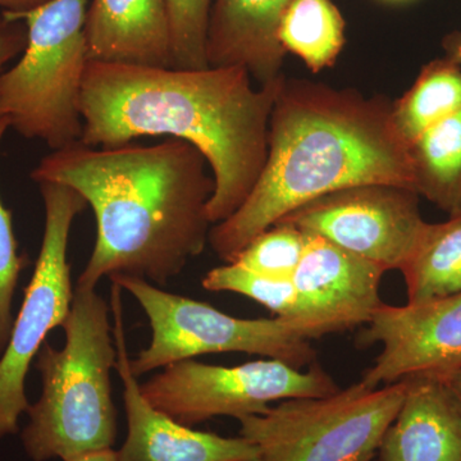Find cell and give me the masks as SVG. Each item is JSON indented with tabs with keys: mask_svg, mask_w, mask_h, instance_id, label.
<instances>
[{
	"mask_svg": "<svg viewBox=\"0 0 461 461\" xmlns=\"http://www.w3.org/2000/svg\"><path fill=\"white\" fill-rule=\"evenodd\" d=\"M30 177L65 185L93 209L95 245L77 287L96 288L115 275L166 286L209 244L213 175L189 142L95 148L77 141L42 158Z\"/></svg>",
	"mask_w": 461,
	"mask_h": 461,
	"instance_id": "6da1fadb",
	"label": "cell"
},
{
	"mask_svg": "<svg viewBox=\"0 0 461 461\" xmlns=\"http://www.w3.org/2000/svg\"><path fill=\"white\" fill-rule=\"evenodd\" d=\"M282 76L258 86L239 67L177 69L89 60L81 142L113 148L149 136L189 142L211 167L208 217L220 223L244 204L262 175Z\"/></svg>",
	"mask_w": 461,
	"mask_h": 461,
	"instance_id": "7a4b0ae2",
	"label": "cell"
},
{
	"mask_svg": "<svg viewBox=\"0 0 461 461\" xmlns=\"http://www.w3.org/2000/svg\"><path fill=\"white\" fill-rule=\"evenodd\" d=\"M369 184L414 190L409 145L393 123V102L284 75L262 175L244 204L212 226L208 245L230 263L251 240L300 206Z\"/></svg>",
	"mask_w": 461,
	"mask_h": 461,
	"instance_id": "3957f363",
	"label": "cell"
},
{
	"mask_svg": "<svg viewBox=\"0 0 461 461\" xmlns=\"http://www.w3.org/2000/svg\"><path fill=\"white\" fill-rule=\"evenodd\" d=\"M109 311L96 288L76 286L62 326L65 346L56 348L45 341L36 355L41 395L30 403L29 423L21 433L32 461H65L113 447L118 426L111 372L117 346Z\"/></svg>",
	"mask_w": 461,
	"mask_h": 461,
	"instance_id": "277c9868",
	"label": "cell"
},
{
	"mask_svg": "<svg viewBox=\"0 0 461 461\" xmlns=\"http://www.w3.org/2000/svg\"><path fill=\"white\" fill-rule=\"evenodd\" d=\"M90 0H50L23 14H7L27 30L25 50L0 74V120L50 150L81 141L80 100L89 63L86 23Z\"/></svg>",
	"mask_w": 461,
	"mask_h": 461,
	"instance_id": "5b68a950",
	"label": "cell"
},
{
	"mask_svg": "<svg viewBox=\"0 0 461 461\" xmlns=\"http://www.w3.org/2000/svg\"><path fill=\"white\" fill-rule=\"evenodd\" d=\"M111 282L139 303L150 324L147 348L130 359L136 377L200 355L244 353L304 368L314 360L311 335L286 318L232 317L214 306L176 295L144 278L115 275Z\"/></svg>",
	"mask_w": 461,
	"mask_h": 461,
	"instance_id": "8992f818",
	"label": "cell"
},
{
	"mask_svg": "<svg viewBox=\"0 0 461 461\" xmlns=\"http://www.w3.org/2000/svg\"><path fill=\"white\" fill-rule=\"evenodd\" d=\"M405 391L406 379L375 388L357 382L329 396L285 400L240 420V436L260 461H373Z\"/></svg>",
	"mask_w": 461,
	"mask_h": 461,
	"instance_id": "52a82bcc",
	"label": "cell"
},
{
	"mask_svg": "<svg viewBox=\"0 0 461 461\" xmlns=\"http://www.w3.org/2000/svg\"><path fill=\"white\" fill-rule=\"evenodd\" d=\"M39 189L45 211L41 253L7 348L0 357V439L18 432V421L30 408L25 393L27 373L48 335L65 323L74 300L69 235L87 203L65 185L44 182Z\"/></svg>",
	"mask_w": 461,
	"mask_h": 461,
	"instance_id": "ba28073f",
	"label": "cell"
},
{
	"mask_svg": "<svg viewBox=\"0 0 461 461\" xmlns=\"http://www.w3.org/2000/svg\"><path fill=\"white\" fill-rule=\"evenodd\" d=\"M140 388L154 408L187 427L215 417L240 420L263 414L275 402L329 396L339 390L320 366L302 372L269 357L235 366L181 360L165 366Z\"/></svg>",
	"mask_w": 461,
	"mask_h": 461,
	"instance_id": "9c48e42d",
	"label": "cell"
},
{
	"mask_svg": "<svg viewBox=\"0 0 461 461\" xmlns=\"http://www.w3.org/2000/svg\"><path fill=\"white\" fill-rule=\"evenodd\" d=\"M278 222L320 236L384 272L402 268L427 223L414 190L384 184L333 191Z\"/></svg>",
	"mask_w": 461,
	"mask_h": 461,
	"instance_id": "30bf717a",
	"label": "cell"
},
{
	"mask_svg": "<svg viewBox=\"0 0 461 461\" xmlns=\"http://www.w3.org/2000/svg\"><path fill=\"white\" fill-rule=\"evenodd\" d=\"M366 326L359 344L382 345L360 381L366 387L414 375L447 377L461 368V293L418 304H384Z\"/></svg>",
	"mask_w": 461,
	"mask_h": 461,
	"instance_id": "8fae6325",
	"label": "cell"
},
{
	"mask_svg": "<svg viewBox=\"0 0 461 461\" xmlns=\"http://www.w3.org/2000/svg\"><path fill=\"white\" fill-rule=\"evenodd\" d=\"M112 284L115 371L123 384L127 437L118 461H260L257 446L244 437L195 430L158 411L141 393L133 375L124 332L122 288Z\"/></svg>",
	"mask_w": 461,
	"mask_h": 461,
	"instance_id": "7c38bea8",
	"label": "cell"
},
{
	"mask_svg": "<svg viewBox=\"0 0 461 461\" xmlns=\"http://www.w3.org/2000/svg\"><path fill=\"white\" fill-rule=\"evenodd\" d=\"M384 273L375 264L306 233L304 257L293 282L300 321L312 338L368 324L384 305L379 288Z\"/></svg>",
	"mask_w": 461,
	"mask_h": 461,
	"instance_id": "4fadbf2b",
	"label": "cell"
},
{
	"mask_svg": "<svg viewBox=\"0 0 461 461\" xmlns=\"http://www.w3.org/2000/svg\"><path fill=\"white\" fill-rule=\"evenodd\" d=\"M378 461H461V405L444 375H414Z\"/></svg>",
	"mask_w": 461,
	"mask_h": 461,
	"instance_id": "5bb4252c",
	"label": "cell"
},
{
	"mask_svg": "<svg viewBox=\"0 0 461 461\" xmlns=\"http://www.w3.org/2000/svg\"><path fill=\"white\" fill-rule=\"evenodd\" d=\"M295 0H213L206 36L209 67H239L258 86L282 75L285 53L278 30Z\"/></svg>",
	"mask_w": 461,
	"mask_h": 461,
	"instance_id": "9a60e30c",
	"label": "cell"
},
{
	"mask_svg": "<svg viewBox=\"0 0 461 461\" xmlns=\"http://www.w3.org/2000/svg\"><path fill=\"white\" fill-rule=\"evenodd\" d=\"M89 60L173 68L166 0H90Z\"/></svg>",
	"mask_w": 461,
	"mask_h": 461,
	"instance_id": "2e32d148",
	"label": "cell"
},
{
	"mask_svg": "<svg viewBox=\"0 0 461 461\" xmlns=\"http://www.w3.org/2000/svg\"><path fill=\"white\" fill-rule=\"evenodd\" d=\"M415 193L450 217L461 213V109L409 144Z\"/></svg>",
	"mask_w": 461,
	"mask_h": 461,
	"instance_id": "e0dca14e",
	"label": "cell"
},
{
	"mask_svg": "<svg viewBox=\"0 0 461 461\" xmlns=\"http://www.w3.org/2000/svg\"><path fill=\"white\" fill-rule=\"evenodd\" d=\"M402 273L409 304L461 293V213L426 223Z\"/></svg>",
	"mask_w": 461,
	"mask_h": 461,
	"instance_id": "ac0fdd59",
	"label": "cell"
},
{
	"mask_svg": "<svg viewBox=\"0 0 461 461\" xmlns=\"http://www.w3.org/2000/svg\"><path fill=\"white\" fill-rule=\"evenodd\" d=\"M344 16L333 0H295L282 18L278 41L313 74L338 62L346 42Z\"/></svg>",
	"mask_w": 461,
	"mask_h": 461,
	"instance_id": "d6986e66",
	"label": "cell"
},
{
	"mask_svg": "<svg viewBox=\"0 0 461 461\" xmlns=\"http://www.w3.org/2000/svg\"><path fill=\"white\" fill-rule=\"evenodd\" d=\"M461 109V66L437 58L421 68L411 89L393 102L397 131L411 144L421 132Z\"/></svg>",
	"mask_w": 461,
	"mask_h": 461,
	"instance_id": "ffe728a7",
	"label": "cell"
},
{
	"mask_svg": "<svg viewBox=\"0 0 461 461\" xmlns=\"http://www.w3.org/2000/svg\"><path fill=\"white\" fill-rule=\"evenodd\" d=\"M202 284L208 291H227L247 296L266 306L273 313L277 314V317L286 318L305 327L300 321L296 290L293 280H276L249 271L238 264L226 263L206 273ZM305 330H308L306 327Z\"/></svg>",
	"mask_w": 461,
	"mask_h": 461,
	"instance_id": "44dd1931",
	"label": "cell"
},
{
	"mask_svg": "<svg viewBox=\"0 0 461 461\" xmlns=\"http://www.w3.org/2000/svg\"><path fill=\"white\" fill-rule=\"evenodd\" d=\"M305 248L304 230L278 222L251 240L230 263L276 280H293Z\"/></svg>",
	"mask_w": 461,
	"mask_h": 461,
	"instance_id": "7402d4cb",
	"label": "cell"
},
{
	"mask_svg": "<svg viewBox=\"0 0 461 461\" xmlns=\"http://www.w3.org/2000/svg\"><path fill=\"white\" fill-rule=\"evenodd\" d=\"M173 68H209L206 36L213 0H166Z\"/></svg>",
	"mask_w": 461,
	"mask_h": 461,
	"instance_id": "603a6c76",
	"label": "cell"
},
{
	"mask_svg": "<svg viewBox=\"0 0 461 461\" xmlns=\"http://www.w3.org/2000/svg\"><path fill=\"white\" fill-rule=\"evenodd\" d=\"M8 130V123L0 120V145ZM25 266V256L18 253L12 212L5 208L0 199V357L5 353L11 338L14 323L12 304L21 272Z\"/></svg>",
	"mask_w": 461,
	"mask_h": 461,
	"instance_id": "cb8c5ba5",
	"label": "cell"
},
{
	"mask_svg": "<svg viewBox=\"0 0 461 461\" xmlns=\"http://www.w3.org/2000/svg\"><path fill=\"white\" fill-rule=\"evenodd\" d=\"M26 42V26H21L20 21H11L0 14V74L12 60L21 56Z\"/></svg>",
	"mask_w": 461,
	"mask_h": 461,
	"instance_id": "d4e9b609",
	"label": "cell"
},
{
	"mask_svg": "<svg viewBox=\"0 0 461 461\" xmlns=\"http://www.w3.org/2000/svg\"><path fill=\"white\" fill-rule=\"evenodd\" d=\"M50 0H0V9L7 14H23L41 7Z\"/></svg>",
	"mask_w": 461,
	"mask_h": 461,
	"instance_id": "484cf974",
	"label": "cell"
},
{
	"mask_svg": "<svg viewBox=\"0 0 461 461\" xmlns=\"http://www.w3.org/2000/svg\"><path fill=\"white\" fill-rule=\"evenodd\" d=\"M65 461H118V454L112 447L102 448V450L75 455V456L68 457Z\"/></svg>",
	"mask_w": 461,
	"mask_h": 461,
	"instance_id": "4316f807",
	"label": "cell"
},
{
	"mask_svg": "<svg viewBox=\"0 0 461 461\" xmlns=\"http://www.w3.org/2000/svg\"><path fill=\"white\" fill-rule=\"evenodd\" d=\"M446 56L450 57L461 66V32L448 33L442 41Z\"/></svg>",
	"mask_w": 461,
	"mask_h": 461,
	"instance_id": "83f0119b",
	"label": "cell"
},
{
	"mask_svg": "<svg viewBox=\"0 0 461 461\" xmlns=\"http://www.w3.org/2000/svg\"><path fill=\"white\" fill-rule=\"evenodd\" d=\"M446 379H447L448 386L451 387V390H453L455 396H456V399L459 400L461 405V368L457 369V371H455L454 373H451V375H447Z\"/></svg>",
	"mask_w": 461,
	"mask_h": 461,
	"instance_id": "f1b7e54d",
	"label": "cell"
},
{
	"mask_svg": "<svg viewBox=\"0 0 461 461\" xmlns=\"http://www.w3.org/2000/svg\"><path fill=\"white\" fill-rule=\"evenodd\" d=\"M384 2H387V3H405V2H411V0H384Z\"/></svg>",
	"mask_w": 461,
	"mask_h": 461,
	"instance_id": "f546056e",
	"label": "cell"
},
{
	"mask_svg": "<svg viewBox=\"0 0 461 461\" xmlns=\"http://www.w3.org/2000/svg\"><path fill=\"white\" fill-rule=\"evenodd\" d=\"M373 461H378V460H377V459H375V460H373Z\"/></svg>",
	"mask_w": 461,
	"mask_h": 461,
	"instance_id": "4dcf8cb0",
	"label": "cell"
}]
</instances>
